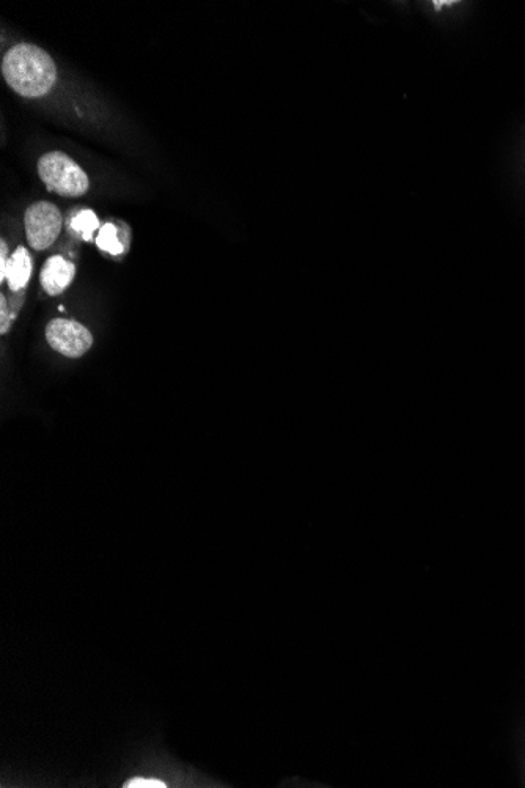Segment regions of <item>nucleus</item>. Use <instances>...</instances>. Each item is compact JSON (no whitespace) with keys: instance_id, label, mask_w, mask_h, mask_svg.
Returning a JSON list of instances; mask_svg holds the SVG:
<instances>
[{"instance_id":"1","label":"nucleus","mask_w":525,"mask_h":788,"mask_svg":"<svg viewBox=\"0 0 525 788\" xmlns=\"http://www.w3.org/2000/svg\"><path fill=\"white\" fill-rule=\"evenodd\" d=\"M2 74L18 95L40 98L57 82V67L48 52L29 43L13 46L2 60Z\"/></svg>"},{"instance_id":"2","label":"nucleus","mask_w":525,"mask_h":788,"mask_svg":"<svg viewBox=\"0 0 525 788\" xmlns=\"http://www.w3.org/2000/svg\"><path fill=\"white\" fill-rule=\"evenodd\" d=\"M38 175L51 191L63 197H81L89 191L85 170L62 151H51L38 161Z\"/></svg>"},{"instance_id":"3","label":"nucleus","mask_w":525,"mask_h":788,"mask_svg":"<svg viewBox=\"0 0 525 788\" xmlns=\"http://www.w3.org/2000/svg\"><path fill=\"white\" fill-rule=\"evenodd\" d=\"M62 214L54 203L38 202L24 214L27 241L35 251H46L62 232Z\"/></svg>"},{"instance_id":"4","label":"nucleus","mask_w":525,"mask_h":788,"mask_svg":"<svg viewBox=\"0 0 525 788\" xmlns=\"http://www.w3.org/2000/svg\"><path fill=\"white\" fill-rule=\"evenodd\" d=\"M46 340L52 350L67 356L81 358L92 348V332L78 321L57 318L46 326Z\"/></svg>"},{"instance_id":"5","label":"nucleus","mask_w":525,"mask_h":788,"mask_svg":"<svg viewBox=\"0 0 525 788\" xmlns=\"http://www.w3.org/2000/svg\"><path fill=\"white\" fill-rule=\"evenodd\" d=\"M74 274H76V268H74L73 263L68 262L60 255H54V257L49 258L43 269H41L43 290L51 296L60 295L62 291L70 287Z\"/></svg>"},{"instance_id":"6","label":"nucleus","mask_w":525,"mask_h":788,"mask_svg":"<svg viewBox=\"0 0 525 788\" xmlns=\"http://www.w3.org/2000/svg\"><path fill=\"white\" fill-rule=\"evenodd\" d=\"M32 276V258L26 247L19 246L8 260L7 282L13 291H21L29 284Z\"/></svg>"},{"instance_id":"7","label":"nucleus","mask_w":525,"mask_h":788,"mask_svg":"<svg viewBox=\"0 0 525 788\" xmlns=\"http://www.w3.org/2000/svg\"><path fill=\"white\" fill-rule=\"evenodd\" d=\"M98 225H100V219L96 218V214L92 210L79 211L74 218H71L70 222L71 229L79 233L82 240L85 241L92 240Z\"/></svg>"},{"instance_id":"8","label":"nucleus","mask_w":525,"mask_h":788,"mask_svg":"<svg viewBox=\"0 0 525 788\" xmlns=\"http://www.w3.org/2000/svg\"><path fill=\"white\" fill-rule=\"evenodd\" d=\"M96 244L101 251L107 252V254L120 255L125 252V246L122 241L118 240V230L114 224H106L101 227Z\"/></svg>"},{"instance_id":"9","label":"nucleus","mask_w":525,"mask_h":788,"mask_svg":"<svg viewBox=\"0 0 525 788\" xmlns=\"http://www.w3.org/2000/svg\"><path fill=\"white\" fill-rule=\"evenodd\" d=\"M12 315H8L7 299L5 296H0V323H2V334H7L8 329L12 326Z\"/></svg>"},{"instance_id":"10","label":"nucleus","mask_w":525,"mask_h":788,"mask_svg":"<svg viewBox=\"0 0 525 788\" xmlns=\"http://www.w3.org/2000/svg\"><path fill=\"white\" fill-rule=\"evenodd\" d=\"M8 260H10V258H8L7 255V243L2 241V243H0V280H2V282L7 279Z\"/></svg>"}]
</instances>
